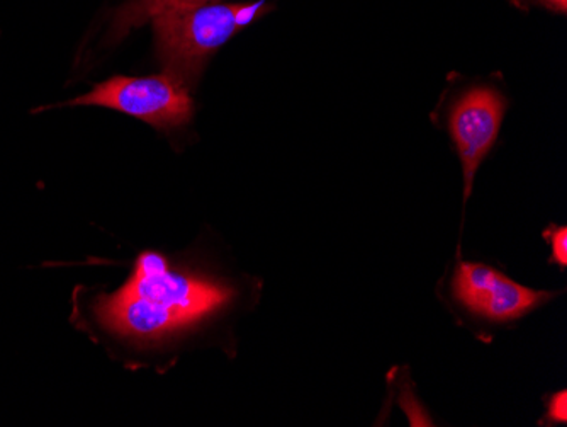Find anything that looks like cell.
I'll list each match as a JSON object with an SVG mask.
<instances>
[{
    "label": "cell",
    "mask_w": 567,
    "mask_h": 427,
    "mask_svg": "<svg viewBox=\"0 0 567 427\" xmlns=\"http://www.w3.org/2000/svg\"><path fill=\"white\" fill-rule=\"evenodd\" d=\"M234 289L186 271L172 270L162 254H140L126 285L95 299L94 317L116 336L161 340L218 312Z\"/></svg>",
    "instance_id": "1"
},
{
    "label": "cell",
    "mask_w": 567,
    "mask_h": 427,
    "mask_svg": "<svg viewBox=\"0 0 567 427\" xmlns=\"http://www.w3.org/2000/svg\"><path fill=\"white\" fill-rule=\"evenodd\" d=\"M255 4H168L152 16L157 52L165 72L189 85L204 62L229 38L266 11Z\"/></svg>",
    "instance_id": "2"
},
{
    "label": "cell",
    "mask_w": 567,
    "mask_h": 427,
    "mask_svg": "<svg viewBox=\"0 0 567 427\" xmlns=\"http://www.w3.org/2000/svg\"><path fill=\"white\" fill-rule=\"evenodd\" d=\"M63 106H102L138 118L153 129L167 132L189 123L194 113L189 85L171 73L152 78H116L95 85L89 94L81 95Z\"/></svg>",
    "instance_id": "3"
},
{
    "label": "cell",
    "mask_w": 567,
    "mask_h": 427,
    "mask_svg": "<svg viewBox=\"0 0 567 427\" xmlns=\"http://www.w3.org/2000/svg\"><path fill=\"white\" fill-rule=\"evenodd\" d=\"M452 292L467 311L496 322L520 318L554 296L518 285L499 271L477 263H458Z\"/></svg>",
    "instance_id": "4"
},
{
    "label": "cell",
    "mask_w": 567,
    "mask_h": 427,
    "mask_svg": "<svg viewBox=\"0 0 567 427\" xmlns=\"http://www.w3.org/2000/svg\"><path fill=\"white\" fill-rule=\"evenodd\" d=\"M505 110V98L492 88L471 89L452 108L449 130L464 171V201L471 196L481 162L498 139Z\"/></svg>",
    "instance_id": "5"
},
{
    "label": "cell",
    "mask_w": 567,
    "mask_h": 427,
    "mask_svg": "<svg viewBox=\"0 0 567 427\" xmlns=\"http://www.w3.org/2000/svg\"><path fill=\"white\" fill-rule=\"evenodd\" d=\"M209 0H132L116 18V31L126 33L130 28L140 27L152 19V16L168 4H204Z\"/></svg>",
    "instance_id": "6"
},
{
    "label": "cell",
    "mask_w": 567,
    "mask_h": 427,
    "mask_svg": "<svg viewBox=\"0 0 567 427\" xmlns=\"http://www.w3.org/2000/svg\"><path fill=\"white\" fill-rule=\"evenodd\" d=\"M544 237L549 238L550 245H553L550 263L559 264L564 270L567 266V228L550 227L549 231L544 232Z\"/></svg>",
    "instance_id": "7"
},
{
    "label": "cell",
    "mask_w": 567,
    "mask_h": 427,
    "mask_svg": "<svg viewBox=\"0 0 567 427\" xmlns=\"http://www.w3.org/2000/svg\"><path fill=\"white\" fill-rule=\"evenodd\" d=\"M549 417L553 423H566L567 420V397L566 392L554 395L549 401Z\"/></svg>",
    "instance_id": "8"
},
{
    "label": "cell",
    "mask_w": 567,
    "mask_h": 427,
    "mask_svg": "<svg viewBox=\"0 0 567 427\" xmlns=\"http://www.w3.org/2000/svg\"><path fill=\"white\" fill-rule=\"evenodd\" d=\"M538 2L549 8L550 11L559 12V14H566L567 12V0H538Z\"/></svg>",
    "instance_id": "9"
}]
</instances>
